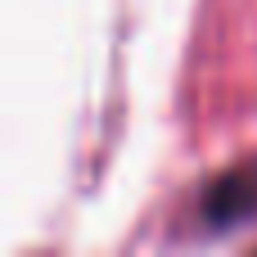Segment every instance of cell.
I'll use <instances>...</instances> for the list:
<instances>
[{"label":"cell","instance_id":"1","mask_svg":"<svg viewBox=\"0 0 257 257\" xmlns=\"http://www.w3.org/2000/svg\"><path fill=\"white\" fill-rule=\"evenodd\" d=\"M248 212H257V163L235 167L230 176L212 181V190L203 194V217L212 226H235Z\"/></svg>","mask_w":257,"mask_h":257}]
</instances>
